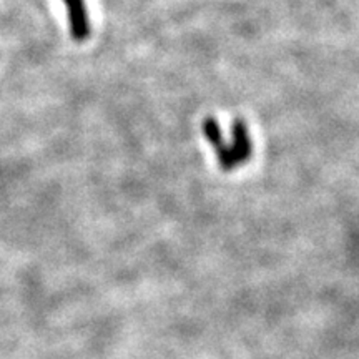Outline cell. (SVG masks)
Wrapping results in <instances>:
<instances>
[{"label": "cell", "instance_id": "3957f363", "mask_svg": "<svg viewBox=\"0 0 359 359\" xmlns=\"http://www.w3.org/2000/svg\"><path fill=\"white\" fill-rule=\"evenodd\" d=\"M231 145L238 167H243L253 156V138L243 118H236L231 125Z\"/></svg>", "mask_w": 359, "mask_h": 359}, {"label": "cell", "instance_id": "6da1fadb", "mask_svg": "<svg viewBox=\"0 0 359 359\" xmlns=\"http://www.w3.org/2000/svg\"><path fill=\"white\" fill-rule=\"evenodd\" d=\"M201 130H203L205 138L208 140L210 145H212L215 154H217L219 168L226 173L238 168L235 154H233L231 142H226L223 138V132H222V127H219L218 120L215 118V116H206L203 123H201Z\"/></svg>", "mask_w": 359, "mask_h": 359}, {"label": "cell", "instance_id": "7a4b0ae2", "mask_svg": "<svg viewBox=\"0 0 359 359\" xmlns=\"http://www.w3.org/2000/svg\"><path fill=\"white\" fill-rule=\"evenodd\" d=\"M69 15L70 35L75 42H85L90 37V20L85 0H64Z\"/></svg>", "mask_w": 359, "mask_h": 359}]
</instances>
